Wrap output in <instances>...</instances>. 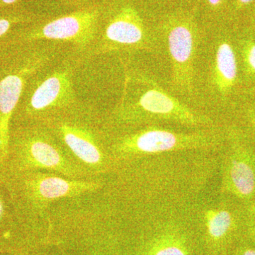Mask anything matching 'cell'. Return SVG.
<instances>
[{
	"mask_svg": "<svg viewBox=\"0 0 255 255\" xmlns=\"http://www.w3.org/2000/svg\"><path fill=\"white\" fill-rule=\"evenodd\" d=\"M243 238L255 245V199L243 204Z\"/></svg>",
	"mask_w": 255,
	"mask_h": 255,
	"instance_id": "obj_16",
	"label": "cell"
},
{
	"mask_svg": "<svg viewBox=\"0 0 255 255\" xmlns=\"http://www.w3.org/2000/svg\"><path fill=\"white\" fill-rule=\"evenodd\" d=\"M249 93H252L253 95H255V87L249 90Z\"/></svg>",
	"mask_w": 255,
	"mask_h": 255,
	"instance_id": "obj_21",
	"label": "cell"
},
{
	"mask_svg": "<svg viewBox=\"0 0 255 255\" xmlns=\"http://www.w3.org/2000/svg\"><path fill=\"white\" fill-rule=\"evenodd\" d=\"M226 137L225 123L199 129L149 126L117 137L112 151L119 161L189 151H221Z\"/></svg>",
	"mask_w": 255,
	"mask_h": 255,
	"instance_id": "obj_2",
	"label": "cell"
},
{
	"mask_svg": "<svg viewBox=\"0 0 255 255\" xmlns=\"http://www.w3.org/2000/svg\"><path fill=\"white\" fill-rule=\"evenodd\" d=\"M206 1L210 7L216 10L222 6L225 0H206Z\"/></svg>",
	"mask_w": 255,
	"mask_h": 255,
	"instance_id": "obj_18",
	"label": "cell"
},
{
	"mask_svg": "<svg viewBox=\"0 0 255 255\" xmlns=\"http://www.w3.org/2000/svg\"><path fill=\"white\" fill-rule=\"evenodd\" d=\"M240 44L244 73L248 78L255 80V40L243 38Z\"/></svg>",
	"mask_w": 255,
	"mask_h": 255,
	"instance_id": "obj_15",
	"label": "cell"
},
{
	"mask_svg": "<svg viewBox=\"0 0 255 255\" xmlns=\"http://www.w3.org/2000/svg\"><path fill=\"white\" fill-rule=\"evenodd\" d=\"M1 211H2V207H1V202H0V216H1Z\"/></svg>",
	"mask_w": 255,
	"mask_h": 255,
	"instance_id": "obj_22",
	"label": "cell"
},
{
	"mask_svg": "<svg viewBox=\"0 0 255 255\" xmlns=\"http://www.w3.org/2000/svg\"><path fill=\"white\" fill-rule=\"evenodd\" d=\"M124 90L115 112L116 122L123 127L199 129L225 123L222 119L174 97L147 74L128 73Z\"/></svg>",
	"mask_w": 255,
	"mask_h": 255,
	"instance_id": "obj_1",
	"label": "cell"
},
{
	"mask_svg": "<svg viewBox=\"0 0 255 255\" xmlns=\"http://www.w3.org/2000/svg\"><path fill=\"white\" fill-rule=\"evenodd\" d=\"M211 45L206 87L216 114L219 117L218 111L224 121L238 81L237 55L231 38L226 35L216 36Z\"/></svg>",
	"mask_w": 255,
	"mask_h": 255,
	"instance_id": "obj_6",
	"label": "cell"
},
{
	"mask_svg": "<svg viewBox=\"0 0 255 255\" xmlns=\"http://www.w3.org/2000/svg\"><path fill=\"white\" fill-rule=\"evenodd\" d=\"M70 73L60 70L50 75L36 87L29 102L33 112H41L62 105L73 95Z\"/></svg>",
	"mask_w": 255,
	"mask_h": 255,
	"instance_id": "obj_10",
	"label": "cell"
},
{
	"mask_svg": "<svg viewBox=\"0 0 255 255\" xmlns=\"http://www.w3.org/2000/svg\"><path fill=\"white\" fill-rule=\"evenodd\" d=\"M22 152L28 163L35 167L62 169L65 164L60 151L43 137L33 136L26 139Z\"/></svg>",
	"mask_w": 255,
	"mask_h": 255,
	"instance_id": "obj_12",
	"label": "cell"
},
{
	"mask_svg": "<svg viewBox=\"0 0 255 255\" xmlns=\"http://www.w3.org/2000/svg\"><path fill=\"white\" fill-rule=\"evenodd\" d=\"M99 15L97 9L75 11L36 28L28 38L69 41L85 46L95 39Z\"/></svg>",
	"mask_w": 255,
	"mask_h": 255,
	"instance_id": "obj_8",
	"label": "cell"
},
{
	"mask_svg": "<svg viewBox=\"0 0 255 255\" xmlns=\"http://www.w3.org/2000/svg\"><path fill=\"white\" fill-rule=\"evenodd\" d=\"M34 195L42 200H53L65 196H73L91 189V184L71 182L62 178L41 177L31 183Z\"/></svg>",
	"mask_w": 255,
	"mask_h": 255,
	"instance_id": "obj_13",
	"label": "cell"
},
{
	"mask_svg": "<svg viewBox=\"0 0 255 255\" xmlns=\"http://www.w3.org/2000/svg\"><path fill=\"white\" fill-rule=\"evenodd\" d=\"M225 122L237 128L255 145V104L233 105L226 116Z\"/></svg>",
	"mask_w": 255,
	"mask_h": 255,
	"instance_id": "obj_14",
	"label": "cell"
},
{
	"mask_svg": "<svg viewBox=\"0 0 255 255\" xmlns=\"http://www.w3.org/2000/svg\"><path fill=\"white\" fill-rule=\"evenodd\" d=\"M36 66L28 65L0 81V159L8 153L9 120L23 92L26 79Z\"/></svg>",
	"mask_w": 255,
	"mask_h": 255,
	"instance_id": "obj_9",
	"label": "cell"
},
{
	"mask_svg": "<svg viewBox=\"0 0 255 255\" xmlns=\"http://www.w3.org/2000/svg\"><path fill=\"white\" fill-rule=\"evenodd\" d=\"M225 123L218 192L244 204L255 199V145L233 124Z\"/></svg>",
	"mask_w": 255,
	"mask_h": 255,
	"instance_id": "obj_4",
	"label": "cell"
},
{
	"mask_svg": "<svg viewBox=\"0 0 255 255\" xmlns=\"http://www.w3.org/2000/svg\"><path fill=\"white\" fill-rule=\"evenodd\" d=\"M196 219L200 235L216 254L243 238V204L221 195L218 188L201 198Z\"/></svg>",
	"mask_w": 255,
	"mask_h": 255,
	"instance_id": "obj_5",
	"label": "cell"
},
{
	"mask_svg": "<svg viewBox=\"0 0 255 255\" xmlns=\"http://www.w3.org/2000/svg\"><path fill=\"white\" fill-rule=\"evenodd\" d=\"M59 130L64 141L79 159L93 165L102 163L103 154L90 132L68 124H62Z\"/></svg>",
	"mask_w": 255,
	"mask_h": 255,
	"instance_id": "obj_11",
	"label": "cell"
},
{
	"mask_svg": "<svg viewBox=\"0 0 255 255\" xmlns=\"http://www.w3.org/2000/svg\"><path fill=\"white\" fill-rule=\"evenodd\" d=\"M253 1H254V0H238L237 5L238 7H241V6H245V5L250 4Z\"/></svg>",
	"mask_w": 255,
	"mask_h": 255,
	"instance_id": "obj_20",
	"label": "cell"
},
{
	"mask_svg": "<svg viewBox=\"0 0 255 255\" xmlns=\"http://www.w3.org/2000/svg\"><path fill=\"white\" fill-rule=\"evenodd\" d=\"M241 246L236 248V255H255V245L244 238L240 240Z\"/></svg>",
	"mask_w": 255,
	"mask_h": 255,
	"instance_id": "obj_17",
	"label": "cell"
},
{
	"mask_svg": "<svg viewBox=\"0 0 255 255\" xmlns=\"http://www.w3.org/2000/svg\"><path fill=\"white\" fill-rule=\"evenodd\" d=\"M18 0H0V10L15 4Z\"/></svg>",
	"mask_w": 255,
	"mask_h": 255,
	"instance_id": "obj_19",
	"label": "cell"
},
{
	"mask_svg": "<svg viewBox=\"0 0 255 255\" xmlns=\"http://www.w3.org/2000/svg\"><path fill=\"white\" fill-rule=\"evenodd\" d=\"M159 33L170 63L171 90L197 107L196 60L201 38L195 21L184 14L172 15L162 23Z\"/></svg>",
	"mask_w": 255,
	"mask_h": 255,
	"instance_id": "obj_3",
	"label": "cell"
},
{
	"mask_svg": "<svg viewBox=\"0 0 255 255\" xmlns=\"http://www.w3.org/2000/svg\"><path fill=\"white\" fill-rule=\"evenodd\" d=\"M106 51L159 50L160 37L151 33L133 6L126 5L111 18L104 32Z\"/></svg>",
	"mask_w": 255,
	"mask_h": 255,
	"instance_id": "obj_7",
	"label": "cell"
}]
</instances>
